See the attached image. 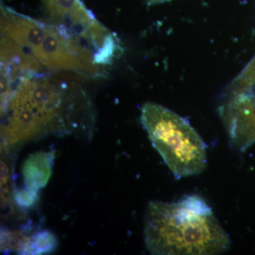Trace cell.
<instances>
[{
    "instance_id": "obj_1",
    "label": "cell",
    "mask_w": 255,
    "mask_h": 255,
    "mask_svg": "<svg viewBox=\"0 0 255 255\" xmlns=\"http://www.w3.org/2000/svg\"><path fill=\"white\" fill-rule=\"evenodd\" d=\"M21 77L1 97V149L13 150L49 134L71 133L76 97L48 79Z\"/></svg>"
},
{
    "instance_id": "obj_2",
    "label": "cell",
    "mask_w": 255,
    "mask_h": 255,
    "mask_svg": "<svg viewBox=\"0 0 255 255\" xmlns=\"http://www.w3.org/2000/svg\"><path fill=\"white\" fill-rule=\"evenodd\" d=\"M144 237L152 255H219L231 245L211 206L198 195L185 196L175 202L150 201Z\"/></svg>"
},
{
    "instance_id": "obj_3",
    "label": "cell",
    "mask_w": 255,
    "mask_h": 255,
    "mask_svg": "<svg viewBox=\"0 0 255 255\" xmlns=\"http://www.w3.org/2000/svg\"><path fill=\"white\" fill-rule=\"evenodd\" d=\"M141 122L176 179L204 172L207 164L206 144L186 119L162 106L146 103Z\"/></svg>"
},
{
    "instance_id": "obj_4",
    "label": "cell",
    "mask_w": 255,
    "mask_h": 255,
    "mask_svg": "<svg viewBox=\"0 0 255 255\" xmlns=\"http://www.w3.org/2000/svg\"><path fill=\"white\" fill-rule=\"evenodd\" d=\"M48 24L40 22L8 8H1V36L11 40L29 53L39 46Z\"/></svg>"
},
{
    "instance_id": "obj_5",
    "label": "cell",
    "mask_w": 255,
    "mask_h": 255,
    "mask_svg": "<svg viewBox=\"0 0 255 255\" xmlns=\"http://www.w3.org/2000/svg\"><path fill=\"white\" fill-rule=\"evenodd\" d=\"M53 152H38L31 155L23 167V180L26 189L36 191L46 185L52 174Z\"/></svg>"
},
{
    "instance_id": "obj_6",
    "label": "cell",
    "mask_w": 255,
    "mask_h": 255,
    "mask_svg": "<svg viewBox=\"0 0 255 255\" xmlns=\"http://www.w3.org/2000/svg\"><path fill=\"white\" fill-rule=\"evenodd\" d=\"M57 241L48 231L38 232L26 237L18 253L21 255H41L54 251Z\"/></svg>"
},
{
    "instance_id": "obj_7",
    "label": "cell",
    "mask_w": 255,
    "mask_h": 255,
    "mask_svg": "<svg viewBox=\"0 0 255 255\" xmlns=\"http://www.w3.org/2000/svg\"><path fill=\"white\" fill-rule=\"evenodd\" d=\"M14 199L18 205L22 207H30L37 200V192L28 189H23L16 193Z\"/></svg>"
}]
</instances>
